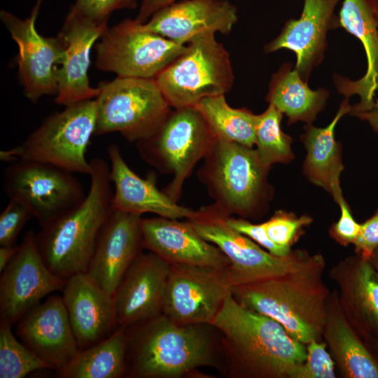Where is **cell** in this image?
I'll return each mask as SVG.
<instances>
[{
	"label": "cell",
	"mask_w": 378,
	"mask_h": 378,
	"mask_svg": "<svg viewBox=\"0 0 378 378\" xmlns=\"http://www.w3.org/2000/svg\"><path fill=\"white\" fill-rule=\"evenodd\" d=\"M221 338L226 370L236 378H290L307 358L306 345L274 319L249 309L232 297L212 323Z\"/></svg>",
	"instance_id": "cell-1"
},
{
	"label": "cell",
	"mask_w": 378,
	"mask_h": 378,
	"mask_svg": "<svg viewBox=\"0 0 378 378\" xmlns=\"http://www.w3.org/2000/svg\"><path fill=\"white\" fill-rule=\"evenodd\" d=\"M126 332L130 377L182 378L221 365V338L211 324H179L162 314Z\"/></svg>",
	"instance_id": "cell-2"
},
{
	"label": "cell",
	"mask_w": 378,
	"mask_h": 378,
	"mask_svg": "<svg viewBox=\"0 0 378 378\" xmlns=\"http://www.w3.org/2000/svg\"><path fill=\"white\" fill-rule=\"evenodd\" d=\"M326 261L321 254L298 270L254 283L234 286L232 295L242 306L279 323L305 345L323 340L330 290L323 281Z\"/></svg>",
	"instance_id": "cell-3"
},
{
	"label": "cell",
	"mask_w": 378,
	"mask_h": 378,
	"mask_svg": "<svg viewBox=\"0 0 378 378\" xmlns=\"http://www.w3.org/2000/svg\"><path fill=\"white\" fill-rule=\"evenodd\" d=\"M90 162V184L84 200L36 234L46 265L64 280L87 272L100 230L112 211L110 167L100 158Z\"/></svg>",
	"instance_id": "cell-4"
},
{
	"label": "cell",
	"mask_w": 378,
	"mask_h": 378,
	"mask_svg": "<svg viewBox=\"0 0 378 378\" xmlns=\"http://www.w3.org/2000/svg\"><path fill=\"white\" fill-rule=\"evenodd\" d=\"M204 160L197 176L218 212L245 219L265 214L272 197L267 180L270 168L262 163L256 149L217 139Z\"/></svg>",
	"instance_id": "cell-5"
},
{
	"label": "cell",
	"mask_w": 378,
	"mask_h": 378,
	"mask_svg": "<svg viewBox=\"0 0 378 378\" xmlns=\"http://www.w3.org/2000/svg\"><path fill=\"white\" fill-rule=\"evenodd\" d=\"M96 118L95 99L65 106L43 120L20 145L1 150L0 159L11 163L37 161L71 173L90 175L91 165L86 152L94 134Z\"/></svg>",
	"instance_id": "cell-6"
},
{
	"label": "cell",
	"mask_w": 378,
	"mask_h": 378,
	"mask_svg": "<svg viewBox=\"0 0 378 378\" xmlns=\"http://www.w3.org/2000/svg\"><path fill=\"white\" fill-rule=\"evenodd\" d=\"M171 107L195 106L202 99L228 92L234 83L230 54L215 33L204 32L155 78Z\"/></svg>",
	"instance_id": "cell-7"
},
{
	"label": "cell",
	"mask_w": 378,
	"mask_h": 378,
	"mask_svg": "<svg viewBox=\"0 0 378 378\" xmlns=\"http://www.w3.org/2000/svg\"><path fill=\"white\" fill-rule=\"evenodd\" d=\"M217 137L195 106L172 110L158 131L136 143L141 157L161 173L172 175L162 191L176 202L185 181Z\"/></svg>",
	"instance_id": "cell-8"
},
{
	"label": "cell",
	"mask_w": 378,
	"mask_h": 378,
	"mask_svg": "<svg viewBox=\"0 0 378 378\" xmlns=\"http://www.w3.org/2000/svg\"><path fill=\"white\" fill-rule=\"evenodd\" d=\"M99 88L96 135L119 132L138 143L151 137L172 111L153 78L117 76Z\"/></svg>",
	"instance_id": "cell-9"
},
{
	"label": "cell",
	"mask_w": 378,
	"mask_h": 378,
	"mask_svg": "<svg viewBox=\"0 0 378 378\" xmlns=\"http://www.w3.org/2000/svg\"><path fill=\"white\" fill-rule=\"evenodd\" d=\"M190 221L197 232L216 245L229 260L232 286L254 283L296 270L314 258L305 250H292L285 256L274 255L232 228L226 218L211 205L200 208Z\"/></svg>",
	"instance_id": "cell-10"
},
{
	"label": "cell",
	"mask_w": 378,
	"mask_h": 378,
	"mask_svg": "<svg viewBox=\"0 0 378 378\" xmlns=\"http://www.w3.org/2000/svg\"><path fill=\"white\" fill-rule=\"evenodd\" d=\"M186 47L127 18L108 27L99 38L95 66L118 76L154 79Z\"/></svg>",
	"instance_id": "cell-11"
},
{
	"label": "cell",
	"mask_w": 378,
	"mask_h": 378,
	"mask_svg": "<svg viewBox=\"0 0 378 378\" xmlns=\"http://www.w3.org/2000/svg\"><path fill=\"white\" fill-rule=\"evenodd\" d=\"M72 174L49 164L20 160L4 170L3 189L43 227L85 197L82 183Z\"/></svg>",
	"instance_id": "cell-12"
},
{
	"label": "cell",
	"mask_w": 378,
	"mask_h": 378,
	"mask_svg": "<svg viewBox=\"0 0 378 378\" xmlns=\"http://www.w3.org/2000/svg\"><path fill=\"white\" fill-rule=\"evenodd\" d=\"M228 266L171 265L162 314L179 324H211L232 293Z\"/></svg>",
	"instance_id": "cell-13"
},
{
	"label": "cell",
	"mask_w": 378,
	"mask_h": 378,
	"mask_svg": "<svg viewBox=\"0 0 378 378\" xmlns=\"http://www.w3.org/2000/svg\"><path fill=\"white\" fill-rule=\"evenodd\" d=\"M43 0H36L29 17L21 19L1 10L0 18L18 48L16 57L20 80L25 96L36 102L45 95H57V71L62 55L60 37H46L36 28Z\"/></svg>",
	"instance_id": "cell-14"
},
{
	"label": "cell",
	"mask_w": 378,
	"mask_h": 378,
	"mask_svg": "<svg viewBox=\"0 0 378 378\" xmlns=\"http://www.w3.org/2000/svg\"><path fill=\"white\" fill-rule=\"evenodd\" d=\"M66 280L55 275L41 254L36 234L28 230L1 272L0 321L13 326L47 295L62 290Z\"/></svg>",
	"instance_id": "cell-15"
},
{
	"label": "cell",
	"mask_w": 378,
	"mask_h": 378,
	"mask_svg": "<svg viewBox=\"0 0 378 378\" xmlns=\"http://www.w3.org/2000/svg\"><path fill=\"white\" fill-rule=\"evenodd\" d=\"M107 28L108 23L69 10L57 34L63 44L62 58L57 71V104L67 106L98 96L99 86L92 88L88 78L90 52L94 43Z\"/></svg>",
	"instance_id": "cell-16"
},
{
	"label": "cell",
	"mask_w": 378,
	"mask_h": 378,
	"mask_svg": "<svg viewBox=\"0 0 378 378\" xmlns=\"http://www.w3.org/2000/svg\"><path fill=\"white\" fill-rule=\"evenodd\" d=\"M16 334L58 374L80 351L62 297L58 295H50L29 310L17 323Z\"/></svg>",
	"instance_id": "cell-17"
},
{
	"label": "cell",
	"mask_w": 378,
	"mask_h": 378,
	"mask_svg": "<svg viewBox=\"0 0 378 378\" xmlns=\"http://www.w3.org/2000/svg\"><path fill=\"white\" fill-rule=\"evenodd\" d=\"M170 266L150 251L136 257L113 295L118 326L127 328L162 314Z\"/></svg>",
	"instance_id": "cell-18"
},
{
	"label": "cell",
	"mask_w": 378,
	"mask_h": 378,
	"mask_svg": "<svg viewBox=\"0 0 378 378\" xmlns=\"http://www.w3.org/2000/svg\"><path fill=\"white\" fill-rule=\"evenodd\" d=\"M141 220L140 215L112 209L97 237L86 274L111 295L142 252Z\"/></svg>",
	"instance_id": "cell-19"
},
{
	"label": "cell",
	"mask_w": 378,
	"mask_h": 378,
	"mask_svg": "<svg viewBox=\"0 0 378 378\" xmlns=\"http://www.w3.org/2000/svg\"><path fill=\"white\" fill-rule=\"evenodd\" d=\"M340 0H303L298 19L288 20L280 34L264 48L265 53L280 49L293 51L296 56L295 69L307 81L312 70L324 57L329 30L340 27L335 10Z\"/></svg>",
	"instance_id": "cell-20"
},
{
	"label": "cell",
	"mask_w": 378,
	"mask_h": 378,
	"mask_svg": "<svg viewBox=\"0 0 378 378\" xmlns=\"http://www.w3.org/2000/svg\"><path fill=\"white\" fill-rule=\"evenodd\" d=\"M328 275L358 335L365 344L378 341V272L370 259L356 253L333 266Z\"/></svg>",
	"instance_id": "cell-21"
},
{
	"label": "cell",
	"mask_w": 378,
	"mask_h": 378,
	"mask_svg": "<svg viewBox=\"0 0 378 378\" xmlns=\"http://www.w3.org/2000/svg\"><path fill=\"white\" fill-rule=\"evenodd\" d=\"M141 230L143 247L171 265L222 268L230 264L223 252L204 239L188 219L141 218Z\"/></svg>",
	"instance_id": "cell-22"
},
{
	"label": "cell",
	"mask_w": 378,
	"mask_h": 378,
	"mask_svg": "<svg viewBox=\"0 0 378 378\" xmlns=\"http://www.w3.org/2000/svg\"><path fill=\"white\" fill-rule=\"evenodd\" d=\"M62 297L79 350L101 342L118 328L113 295L86 273L66 279Z\"/></svg>",
	"instance_id": "cell-23"
},
{
	"label": "cell",
	"mask_w": 378,
	"mask_h": 378,
	"mask_svg": "<svg viewBox=\"0 0 378 378\" xmlns=\"http://www.w3.org/2000/svg\"><path fill=\"white\" fill-rule=\"evenodd\" d=\"M238 19L227 0H181L154 13L144 27L181 45L204 32L229 34Z\"/></svg>",
	"instance_id": "cell-24"
},
{
	"label": "cell",
	"mask_w": 378,
	"mask_h": 378,
	"mask_svg": "<svg viewBox=\"0 0 378 378\" xmlns=\"http://www.w3.org/2000/svg\"><path fill=\"white\" fill-rule=\"evenodd\" d=\"M110 161V179L114 187L112 209L141 216L153 213L158 216L192 219L198 211L181 206L156 186V177L138 176L125 161L119 147L110 144L106 148Z\"/></svg>",
	"instance_id": "cell-25"
},
{
	"label": "cell",
	"mask_w": 378,
	"mask_h": 378,
	"mask_svg": "<svg viewBox=\"0 0 378 378\" xmlns=\"http://www.w3.org/2000/svg\"><path fill=\"white\" fill-rule=\"evenodd\" d=\"M340 27L356 36L362 43L367 59L364 75L356 80L335 76L338 92L346 98L358 95L360 101L351 106L350 114L372 107L378 92V26L371 0H344L339 13Z\"/></svg>",
	"instance_id": "cell-26"
},
{
	"label": "cell",
	"mask_w": 378,
	"mask_h": 378,
	"mask_svg": "<svg viewBox=\"0 0 378 378\" xmlns=\"http://www.w3.org/2000/svg\"><path fill=\"white\" fill-rule=\"evenodd\" d=\"M323 339L344 378H378V360L347 319L337 290L327 302Z\"/></svg>",
	"instance_id": "cell-27"
},
{
	"label": "cell",
	"mask_w": 378,
	"mask_h": 378,
	"mask_svg": "<svg viewBox=\"0 0 378 378\" xmlns=\"http://www.w3.org/2000/svg\"><path fill=\"white\" fill-rule=\"evenodd\" d=\"M351 110L349 98L346 97L330 123L324 127L308 123L300 138L307 150L304 175L312 183L330 193L335 202L343 197L340 178L344 165L342 145L335 139V130L339 120Z\"/></svg>",
	"instance_id": "cell-28"
},
{
	"label": "cell",
	"mask_w": 378,
	"mask_h": 378,
	"mask_svg": "<svg viewBox=\"0 0 378 378\" xmlns=\"http://www.w3.org/2000/svg\"><path fill=\"white\" fill-rule=\"evenodd\" d=\"M328 97V90H312L291 64H284L272 76L266 101L288 117V124H308L324 108Z\"/></svg>",
	"instance_id": "cell-29"
},
{
	"label": "cell",
	"mask_w": 378,
	"mask_h": 378,
	"mask_svg": "<svg viewBox=\"0 0 378 378\" xmlns=\"http://www.w3.org/2000/svg\"><path fill=\"white\" fill-rule=\"evenodd\" d=\"M58 374L64 378H120L126 375V328L118 326L101 342L80 350Z\"/></svg>",
	"instance_id": "cell-30"
},
{
	"label": "cell",
	"mask_w": 378,
	"mask_h": 378,
	"mask_svg": "<svg viewBox=\"0 0 378 378\" xmlns=\"http://www.w3.org/2000/svg\"><path fill=\"white\" fill-rule=\"evenodd\" d=\"M195 106L217 139L251 148L255 145L256 115L250 110L231 107L224 94L206 97Z\"/></svg>",
	"instance_id": "cell-31"
},
{
	"label": "cell",
	"mask_w": 378,
	"mask_h": 378,
	"mask_svg": "<svg viewBox=\"0 0 378 378\" xmlns=\"http://www.w3.org/2000/svg\"><path fill=\"white\" fill-rule=\"evenodd\" d=\"M282 116L270 104L263 113L256 115L255 145L261 161L270 168L276 163L289 162L294 158L293 139L281 127Z\"/></svg>",
	"instance_id": "cell-32"
},
{
	"label": "cell",
	"mask_w": 378,
	"mask_h": 378,
	"mask_svg": "<svg viewBox=\"0 0 378 378\" xmlns=\"http://www.w3.org/2000/svg\"><path fill=\"white\" fill-rule=\"evenodd\" d=\"M12 326L0 321V377L23 378L50 367L20 342L13 335Z\"/></svg>",
	"instance_id": "cell-33"
},
{
	"label": "cell",
	"mask_w": 378,
	"mask_h": 378,
	"mask_svg": "<svg viewBox=\"0 0 378 378\" xmlns=\"http://www.w3.org/2000/svg\"><path fill=\"white\" fill-rule=\"evenodd\" d=\"M312 222L313 219L309 216H298L293 212L278 210L262 224L273 243L290 250L304 234V228Z\"/></svg>",
	"instance_id": "cell-34"
},
{
	"label": "cell",
	"mask_w": 378,
	"mask_h": 378,
	"mask_svg": "<svg viewBox=\"0 0 378 378\" xmlns=\"http://www.w3.org/2000/svg\"><path fill=\"white\" fill-rule=\"evenodd\" d=\"M307 358L298 365L290 378H335V362L327 351L324 340H312L306 344Z\"/></svg>",
	"instance_id": "cell-35"
},
{
	"label": "cell",
	"mask_w": 378,
	"mask_h": 378,
	"mask_svg": "<svg viewBox=\"0 0 378 378\" xmlns=\"http://www.w3.org/2000/svg\"><path fill=\"white\" fill-rule=\"evenodd\" d=\"M33 216L20 202L9 200L0 214V246H15L17 237L26 223Z\"/></svg>",
	"instance_id": "cell-36"
},
{
	"label": "cell",
	"mask_w": 378,
	"mask_h": 378,
	"mask_svg": "<svg viewBox=\"0 0 378 378\" xmlns=\"http://www.w3.org/2000/svg\"><path fill=\"white\" fill-rule=\"evenodd\" d=\"M136 6V0H76L71 8L97 22L108 23L115 10L134 9Z\"/></svg>",
	"instance_id": "cell-37"
},
{
	"label": "cell",
	"mask_w": 378,
	"mask_h": 378,
	"mask_svg": "<svg viewBox=\"0 0 378 378\" xmlns=\"http://www.w3.org/2000/svg\"><path fill=\"white\" fill-rule=\"evenodd\" d=\"M227 223L239 232L248 237L270 253L277 256L288 255L292 249L280 247L273 243L268 237L262 223H252L243 218L227 217Z\"/></svg>",
	"instance_id": "cell-38"
},
{
	"label": "cell",
	"mask_w": 378,
	"mask_h": 378,
	"mask_svg": "<svg viewBox=\"0 0 378 378\" xmlns=\"http://www.w3.org/2000/svg\"><path fill=\"white\" fill-rule=\"evenodd\" d=\"M337 203L340 206L341 214L339 220L330 227L329 234L339 244L347 246L354 244L358 238L360 232V223L355 220L344 197Z\"/></svg>",
	"instance_id": "cell-39"
},
{
	"label": "cell",
	"mask_w": 378,
	"mask_h": 378,
	"mask_svg": "<svg viewBox=\"0 0 378 378\" xmlns=\"http://www.w3.org/2000/svg\"><path fill=\"white\" fill-rule=\"evenodd\" d=\"M354 246L356 254L368 258L378 247V209L370 218L360 223V232Z\"/></svg>",
	"instance_id": "cell-40"
},
{
	"label": "cell",
	"mask_w": 378,
	"mask_h": 378,
	"mask_svg": "<svg viewBox=\"0 0 378 378\" xmlns=\"http://www.w3.org/2000/svg\"><path fill=\"white\" fill-rule=\"evenodd\" d=\"M176 1L177 0H141L139 10L135 20L140 23H145L154 13Z\"/></svg>",
	"instance_id": "cell-41"
},
{
	"label": "cell",
	"mask_w": 378,
	"mask_h": 378,
	"mask_svg": "<svg viewBox=\"0 0 378 378\" xmlns=\"http://www.w3.org/2000/svg\"><path fill=\"white\" fill-rule=\"evenodd\" d=\"M363 120L367 121L372 130L378 132V98H376L374 105L369 110L354 115Z\"/></svg>",
	"instance_id": "cell-42"
},
{
	"label": "cell",
	"mask_w": 378,
	"mask_h": 378,
	"mask_svg": "<svg viewBox=\"0 0 378 378\" xmlns=\"http://www.w3.org/2000/svg\"><path fill=\"white\" fill-rule=\"evenodd\" d=\"M19 245L0 247V272H1L16 254Z\"/></svg>",
	"instance_id": "cell-43"
},
{
	"label": "cell",
	"mask_w": 378,
	"mask_h": 378,
	"mask_svg": "<svg viewBox=\"0 0 378 378\" xmlns=\"http://www.w3.org/2000/svg\"><path fill=\"white\" fill-rule=\"evenodd\" d=\"M365 344L378 360V341L369 342Z\"/></svg>",
	"instance_id": "cell-44"
},
{
	"label": "cell",
	"mask_w": 378,
	"mask_h": 378,
	"mask_svg": "<svg viewBox=\"0 0 378 378\" xmlns=\"http://www.w3.org/2000/svg\"><path fill=\"white\" fill-rule=\"evenodd\" d=\"M369 259L375 270L378 272V247L373 251Z\"/></svg>",
	"instance_id": "cell-45"
},
{
	"label": "cell",
	"mask_w": 378,
	"mask_h": 378,
	"mask_svg": "<svg viewBox=\"0 0 378 378\" xmlns=\"http://www.w3.org/2000/svg\"><path fill=\"white\" fill-rule=\"evenodd\" d=\"M371 2L378 26V0H371Z\"/></svg>",
	"instance_id": "cell-46"
}]
</instances>
